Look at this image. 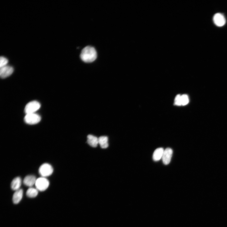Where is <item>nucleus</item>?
Instances as JSON below:
<instances>
[{
	"mask_svg": "<svg viewBox=\"0 0 227 227\" xmlns=\"http://www.w3.org/2000/svg\"><path fill=\"white\" fill-rule=\"evenodd\" d=\"M80 58L85 62H94L97 58V53L95 49L91 46L85 47L81 52Z\"/></svg>",
	"mask_w": 227,
	"mask_h": 227,
	"instance_id": "1",
	"label": "nucleus"
},
{
	"mask_svg": "<svg viewBox=\"0 0 227 227\" xmlns=\"http://www.w3.org/2000/svg\"><path fill=\"white\" fill-rule=\"evenodd\" d=\"M53 171V169L52 166L46 163L42 165L39 170V174L42 177H43L50 176Z\"/></svg>",
	"mask_w": 227,
	"mask_h": 227,
	"instance_id": "2",
	"label": "nucleus"
},
{
	"mask_svg": "<svg viewBox=\"0 0 227 227\" xmlns=\"http://www.w3.org/2000/svg\"><path fill=\"white\" fill-rule=\"evenodd\" d=\"M41 120V117L35 113L27 114L24 118V121L28 124L34 125L39 123Z\"/></svg>",
	"mask_w": 227,
	"mask_h": 227,
	"instance_id": "3",
	"label": "nucleus"
},
{
	"mask_svg": "<svg viewBox=\"0 0 227 227\" xmlns=\"http://www.w3.org/2000/svg\"><path fill=\"white\" fill-rule=\"evenodd\" d=\"M35 185L38 190L41 191H44L48 187L49 182L45 177H41L37 179Z\"/></svg>",
	"mask_w": 227,
	"mask_h": 227,
	"instance_id": "4",
	"label": "nucleus"
},
{
	"mask_svg": "<svg viewBox=\"0 0 227 227\" xmlns=\"http://www.w3.org/2000/svg\"><path fill=\"white\" fill-rule=\"evenodd\" d=\"M40 103L36 101H32L28 103L26 106L25 112L26 114L34 113L40 107Z\"/></svg>",
	"mask_w": 227,
	"mask_h": 227,
	"instance_id": "5",
	"label": "nucleus"
},
{
	"mask_svg": "<svg viewBox=\"0 0 227 227\" xmlns=\"http://www.w3.org/2000/svg\"><path fill=\"white\" fill-rule=\"evenodd\" d=\"M173 152L172 149L169 148H166L164 150L162 159L165 165H166L169 164L172 157Z\"/></svg>",
	"mask_w": 227,
	"mask_h": 227,
	"instance_id": "6",
	"label": "nucleus"
},
{
	"mask_svg": "<svg viewBox=\"0 0 227 227\" xmlns=\"http://www.w3.org/2000/svg\"><path fill=\"white\" fill-rule=\"evenodd\" d=\"M14 69L11 66H6L1 68L0 76L2 78H5L11 75L13 73Z\"/></svg>",
	"mask_w": 227,
	"mask_h": 227,
	"instance_id": "7",
	"label": "nucleus"
},
{
	"mask_svg": "<svg viewBox=\"0 0 227 227\" xmlns=\"http://www.w3.org/2000/svg\"><path fill=\"white\" fill-rule=\"evenodd\" d=\"M213 21L216 26L220 27L224 26L226 22L224 16L222 14L219 13L216 14L214 16Z\"/></svg>",
	"mask_w": 227,
	"mask_h": 227,
	"instance_id": "8",
	"label": "nucleus"
},
{
	"mask_svg": "<svg viewBox=\"0 0 227 227\" xmlns=\"http://www.w3.org/2000/svg\"><path fill=\"white\" fill-rule=\"evenodd\" d=\"M37 180L36 177L34 176L27 175L25 177L24 180V183L26 186L31 187L35 184Z\"/></svg>",
	"mask_w": 227,
	"mask_h": 227,
	"instance_id": "9",
	"label": "nucleus"
},
{
	"mask_svg": "<svg viewBox=\"0 0 227 227\" xmlns=\"http://www.w3.org/2000/svg\"><path fill=\"white\" fill-rule=\"evenodd\" d=\"M23 190L22 189H20L16 190L13 196L12 200L15 204L18 203L22 200L23 197Z\"/></svg>",
	"mask_w": 227,
	"mask_h": 227,
	"instance_id": "10",
	"label": "nucleus"
},
{
	"mask_svg": "<svg viewBox=\"0 0 227 227\" xmlns=\"http://www.w3.org/2000/svg\"><path fill=\"white\" fill-rule=\"evenodd\" d=\"M22 184V180L19 177H16L12 181L11 184V187L14 190H17L20 189Z\"/></svg>",
	"mask_w": 227,
	"mask_h": 227,
	"instance_id": "11",
	"label": "nucleus"
},
{
	"mask_svg": "<svg viewBox=\"0 0 227 227\" xmlns=\"http://www.w3.org/2000/svg\"><path fill=\"white\" fill-rule=\"evenodd\" d=\"M164 151V149L162 148L156 149L153 155V160L155 161H158L160 160L162 158Z\"/></svg>",
	"mask_w": 227,
	"mask_h": 227,
	"instance_id": "12",
	"label": "nucleus"
},
{
	"mask_svg": "<svg viewBox=\"0 0 227 227\" xmlns=\"http://www.w3.org/2000/svg\"><path fill=\"white\" fill-rule=\"evenodd\" d=\"M87 142L91 146L95 148L98 144V138L91 135H89L88 137Z\"/></svg>",
	"mask_w": 227,
	"mask_h": 227,
	"instance_id": "13",
	"label": "nucleus"
},
{
	"mask_svg": "<svg viewBox=\"0 0 227 227\" xmlns=\"http://www.w3.org/2000/svg\"><path fill=\"white\" fill-rule=\"evenodd\" d=\"M98 144L100 145L102 148L106 149L108 147V139L107 137L101 136L98 138Z\"/></svg>",
	"mask_w": 227,
	"mask_h": 227,
	"instance_id": "14",
	"label": "nucleus"
},
{
	"mask_svg": "<svg viewBox=\"0 0 227 227\" xmlns=\"http://www.w3.org/2000/svg\"><path fill=\"white\" fill-rule=\"evenodd\" d=\"M38 190L33 187L28 189L26 192V195L28 197L34 198L36 197L38 193Z\"/></svg>",
	"mask_w": 227,
	"mask_h": 227,
	"instance_id": "15",
	"label": "nucleus"
},
{
	"mask_svg": "<svg viewBox=\"0 0 227 227\" xmlns=\"http://www.w3.org/2000/svg\"><path fill=\"white\" fill-rule=\"evenodd\" d=\"M181 101L182 105H185L189 102L188 96L186 94H183L181 96Z\"/></svg>",
	"mask_w": 227,
	"mask_h": 227,
	"instance_id": "16",
	"label": "nucleus"
},
{
	"mask_svg": "<svg viewBox=\"0 0 227 227\" xmlns=\"http://www.w3.org/2000/svg\"><path fill=\"white\" fill-rule=\"evenodd\" d=\"M8 62V59L4 56H1L0 58V67L1 68L7 66Z\"/></svg>",
	"mask_w": 227,
	"mask_h": 227,
	"instance_id": "17",
	"label": "nucleus"
},
{
	"mask_svg": "<svg viewBox=\"0 0 227 227\" xmlns=\"http://www.w3.org/2000/svg\"><path fill=\"white\" fill-rule=\"evenodd\" d=\"M181 96L180 94L177 95L175 99L174 104L176 105H182L181 101Z\"/></svg>",
	"mask_w": 227,
	"mask_h": 227,
	"instance_id": "18",
	"label": "nucleus"
}]
</instances>
